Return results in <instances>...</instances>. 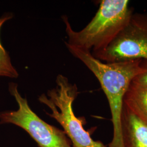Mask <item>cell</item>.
<instances>
[{"mask_svg":"<svg viewBox=\"0 0 147 147\" xmlns=\"http://www.w3.org/2000/svg\"><path fill=\"white\" fill-rule=\"evenodd\" d=\"M65 45L94 75L106 96L113 129L112 140L107 147H124L121 127L124 98L133 79L144 70L142 60L104 62L95 58L91 51Z\"/></svg>","mask_w":147,"mask_h":147,"instance_id":"cell-1","label":"cell"},{"mask_svg":"<svg viewBox=\"0 0 147 147\" xmlns=\"http://www.w3.org/2000/svg\"><path fill=\"white\" fill-rule=\"evenodd\" d=\"M132 12L127 0H102L93 18L80 31H75L63 16L68 37L65 44L95 53L101 50L112 42L125 26Z\"/></svg>","mask_w":147,"mask_h":147,"instance_id":"cell-2","label":"cell"},{"mask_svg":"<svg viewBox=\"0 0 147 147\" xmlns=\"http://www.w3.org/2000/svg\"><path fill=\"white\" fill-rule=\"evenodd\" d=\"M56 86L40 95L39 101L51 110L48 116L58 122L70 140L73 147H107L102 142L96 141L83 126L82 121L75 115L74 101L78 94L77 86L72 84L61 74L57 76Z\"/></svg>","mask_w":147,"mask_h":147,"instance_id":"cell-3","label":"cell"},{"mask_svg":"<svg viewBox=\"0 0 147 147\" xmlns=\"http://www.w3.org/2000/svg\"><path fill=\"white\" fill-rule=\"evenodd\" d=\"M9 92L18 105L16 111L0 112V124H12L23 129L39 147H73L63 130L53 126L40 119L32 110L26 98L18 89V84L11 82Z\"/></svg>","mask_w":147,"mask_h":147,"instance_id":"cell-4","label":"cell"},{"mask_svg":"<svg viewBox=\"0 0 147 147\" xmlns=\"http://www.w3.org/2000/svg\"><path fill=\"white\" fill-rule=\"evenodd\" d=\"M102 62L147 61V14H133L114 40L105 49L91 53Z\"/></svg>","mask_w":147,"mask_h":147,"instance_id":"cell-5","label":"cell"},{"mask_svg":"<svg viewBox=\"0 0 147 147\" xmlns=\"http://www.w3.org/2000/svg\"><path fill=\"white\" fill-rule=\"evenodd\" d=\"M121 127L124 147H147V123L124 105L121 115Z\"/></svg>","mask_w":147,"mask_h":147,"instance_id":"cell-6","label":"cell"},{"mask_svg":"<svg viewBox=\"0 0 147 147\" xmlns=\"http://www.w3.org/2000/svg\"><path fill=\"white\" fill-rule=\"evenodd\" d=\"M124 105L147 123V86L131 82L124 96Z\"/></svg>","mask_w":147,"mask_h":147,"instance_id":"cell-7","label":"cell"},{"mask_svg":"<svg viewBox=\"0 0 147 147\" xmlns=\"http://www.w3.org/2000/svg\"><path fill=\"white\" fill-rule=\"evenodd\" d=\"M11 13H7L0 17V30L6 21L13 18ZM0 76L16 79L19 76V74L16 68L13 65L11 57L8 52L3 47L0 40Z\"/></svg>","mask_w":147,"mask_h":147,"instance_id":"cell-8","label":"cell"},{"mask_svg":"<svg viewBox=\"0 0 147 147\" xmlns=\"http://www.w3.org/2000/svg\"><path fill=\"white\" fill-rule=\"evenodd\" d=\"M144 70L133 79L132 82L142 86H147V61H142Z\"/></svg>","mask_w":147,"mask_h":147,"instance_id":"cell-9","label":"cell"}]
</instances>
